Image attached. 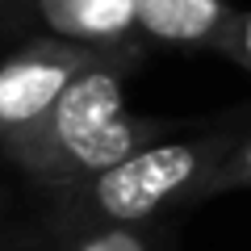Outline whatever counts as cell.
Segmentation results:
<instances>
[{
  "mask_svg": "<svg viewBox=\"0 0 251 251\" xmlns=\"http://www.w3.org/2000/svg\"><path fill=\"white\" fill-rule=\"evenodd\" d=\"M134 63L138 54H105L88 72H80L50 105V113L4 159L38 188L59 193L168 138L176 130L172 117H143L126 109L122 88Z\"/></svg>",
  "mask_w": 251,
  "mask_h": 251,
  "instance_id": "cell-1",
  "label": "cell"
},
{
  "mask_svg": "<svg viewBox=\"0 0 251 251\" xmlns=\"http://www.w3.org/2000/svg\"><path fill=\"white\" fill-rule=\"evenodd\" d=\"M243 117H226L188 138H159L122 163L54 193V218L63 230H97V226H138L147 218L197 201L201 180L218 159L239 143Z\"/></svg>",
  "mask_w": 251,
  "mask_h": 251,
  "instance_id": "cell-2",
  "label": "cell"
},
{
  "mask_svg": "<svg viewBox=\"0 0 251 251\" xmlns=\"http://www.w3.org/2000/svg\"><path fill=\"white\" fill-rule=\"evenodd\" d=\"M105 54H138V50H97V46L67 42L54 34L17 46L0 63V155H9L50 113L63 88Z\"/></svg>",
  "mask_w": 251,
  "mask_h": 251,
  "instance_id": "cell-3",
  "label": "cell"
},
{
  "mask_svg": "<svg viewBox=\"0 0 251 251\" xmlns=\"http://www.w3.org/2000/svg\"><path fill=\"white\" fill-rule=\"evenodd\" d=\"M239 13L230 0H134L138 34L168 46H201L222 54L230 42Z\"/></svg>",
  "mask_w": 251,
  "mask_h": 251,
  "instance_id": "cell-4",
  "label": "cell"
},
{
  "mask_svg": "<svg viewBox=\"0 0 251 251\" xmlns=\"http://www.w3.org/2000/svg\"><path fill=\"white\" fill-rule=\"evenodd\" d=\"M34 9L54 38L97 50H138L134 0H34Z\"/></svg>",
  "mask_w": 251,
  "mask_h": 251,
  "instance_id": "cell-5",
  "label": "cell"
},
{
  "mask_svg": "<svg viewBox=\"0 0 251 251\" xmlns=\"http://www.w3.org/2000/svg\"><path fill=\"white\" fill-rule=\"evenodd\" d=\"M251 188V122L243 126L239 143L222 155V159L209 168V176L201 180L197 188V201H209V197H226V193H243Z\"/></svg>",
  "mask_w": 251,
  "mask_h": 251,
  "instance_id": "cell-6",
  "label": "cell"
},
{
  "mask_svg": "<svg viewBox=\"0 0 251 251\" xmlns=\"http://www.w3.org/2000/svg\"><path fill=\"white\" fill-rule=\"evenodd\" d=\"M72 251H151V247L138 226H97V230H80Z\"/></svg>",
  "mask_w": 251,
  "mask_h": 251,
  "instance_id": "cell-7",
  "label": "cell"
},
{
  "mask_svg": "<svg viewBox=\"0 0 251 251\" xmlns=\"http://www.w3.org/2000/svg\"><path fill=\"white\" fill-rule=\"evenodd\" d=\"M222 59H230V63H239V67H247V72H251V13H239V25H234V34H230V42H226Z\"/></svg>",
  "mask_w": 251,
  "mask_h": 251,
  "instance_id": "cell-8",
  "label": "cell"
},
{
  "mask_svg": "<svg viewBox=\"0 0 251 251\" xmlns=\"http://www.w3.org/2000/svg\"><path fill=\"white\" fill-rule=\"evenodd\" d=\"M0 4H9V0H0Z\"/></svg>",
  "mask_w": 251,
  "mask_h": 251,
  "instance_id": "cell-9",
  "label": "cell"
}]
</instances>
